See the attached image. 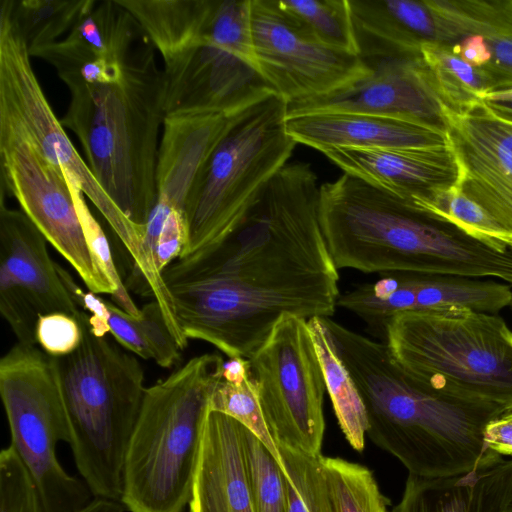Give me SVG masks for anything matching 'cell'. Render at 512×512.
<instances>
[{
  "instance_id": "8",
  "label": "cell",
  "mask_w": 512,
  "mask_h": 512,
  "mask_svg": "<svg viewBox=\"0 0 512 512\" xmlns=\"http://www.w3.org/2000/svg\"><path fill=\"white\" fill-rule=\"evenodd\" d=\"M287 102L271 93L232 115L186 209L188 244L178 259L195 258L233 228L297 144L286 130Z\"/></svg>"
},
{
  "instance_id": "3",
  "label": "cell",
  "mask_w": 512,
  "mask_h": 512,
  "mask_svg": "<svg viewBox=\"0 0 512 512\" xmlns=\"http://www.w3.org/2000/svg\"><path fill=\"white\" fill-rule=\"evenodd\" d=\"M323 319L364 403L367 436L409 474L460 475L499 455L484 441L496 416L432 393L400 367L385 342Z\"/></svg>"
},
{
  "instance_id": "23",
  "label": "cell",
  "mask_w": 512,
  "mask_h": 512,
  "mask_svg": "<svg viewBox=\"0 0 512 512\" xmlns=\"http://www.w3.org/2000/svg\"><path fill=\"white\" fill-rule=\"evenodd\" d=\"M244 426L209 411L189 502L190 512H254L243 446Z\"/></svg>"
},
{
  "instance_id": "33",
  "label": "cell",
  "mask_w": 512,
  "mask_h": 512,
  "mask_svg": "<svg viewBox=\"0 0 512 512\" xmlns=\"http://www.w3.org/2000/svg\"><path fill=\"white\" fill-rule=\"evenodd\" d=\"M280 3L321 43L359 55L348 0H286Z\"/></svg>"
},
{
  "instance_id": "34",
  "label": "cell",
  "mask_w": 512,
  "mask_h": 512,
  "mask_svg": "<svg viewBox=\"0 0 512 512\" xmlns=\"http://www.w3.org/2000/svg\"><path fill=\"white\" fill-rule=\"evenodd\" d=\"M285 475L288 512H335L322 467L317 457L279 448Z\"/></svg>"
},
{
  "instance_id": "45",
  "label": "cell",
  "mask_w": 512,
  "mask_h": 512,
  "mask_svg": "<svg viewBox=\"0 0 512 512\" xmlns=\"http://www.w3.org/2000/svg\"><path fill=\"white\" fill-rule=\"evenodd\" d=\"M484 97L502 100H512V89L492 91L487 93Z\"/></svg>"
},
{
  "instance_id": "13",
  "label": "cell",
  "mask_w": 512,
  "mask_h": 512,
  "mask_svg": "<svg viewBox=\"0 0 512 512\" xmlns=\"http://www.w3.org/2000/svg\"><path fill=\"white\" fill-rule=\"evenodd\" d=\"M0 168L1 194L18 201L21 211L89 291L112 297L114 289L87 244L66 174L16 128L2 121Z\"/></svg>"
},
{
  "instance_id": "1",
  "label": "cell",
  "mask_w": 512,
  "mask_h": 512,
  "mask_svg": "<svg viewBox=\"0 0 512 512\" xmlns=\"http://www.w3.org/2000/svg\"><path fill=\"white\" fill-rule=\"evenodd\" d=\"M320 198L310 165L286 163L218 244L162 272L187 339L249 359L284 315H333L339 273L323 234Z\"/></svg>"
},
{
  "instance_id": "2",
  "label": "cell",
  "mask_w": 512,
  "mask_h": 512,
  "mask_svg": "<svg viewBox=\"0 0 512 512\" xmlns=\"http://www.w3.org/2000/svg\"><path fill=\"white\" fill-rule=\"evenodd\" d=\"M320 220L338 269L496 278L512 286V251L473 238L354 175L321 185Z\"/></svg>"
},
{
  "instance_id": "25",
  "label": "cell",
  "mask_w": 512,
  "mask_h": 512,
  "mask_svg": "<svg viewBox=\"0 0 512 512\" xmlns=\"http://www.w3.org/2000/svg\"><path fill=\"white\" fill-rule=\"evenodd\" d=\"M436 6L459 41L472 34L485 39L491 59L480 69L490 92L512 89V0L436 1Z\"/></svg>"
},
{
  "instance_id": "31",
  "label": "cell",
  "mask_w": 512,
  "mask_h": 512,
  "mask_svg": "<svg viewBox=\"0 0 512 512\" xmlns=\"http://www.w3.org/2000/svg\"><path fill=\"white\" fill-rule=\"evenodd\" d=\"M421 55L443 107L465 111L490 92L482 70L456 55L451 45L427 43L422 45Z\"/></svg>"
},
{
  "instance_id": "28",
  "label": "cell",
  "mask_w": 512,
  "mask_h": 512,
  "mask_svg": "<svg viewBox=\"0 0 512 512\" xmlns=\"http://www.w3.org/2000/svg\"><path fill=\"white\" fill-rule=\"evenodd\" d=\"M105 320L108 333L134 355L154 360L162 368H170L180 360L182 349L157 301L145 304L139 316L106 301Z\"/></svg>"
},
{
  "instance_id": "16",
  "label": "cell",
  "mask_w": 512,
  "mask_h": 512,
  "mask_svg": "<svg viewBox=\"0 0 512 512\" xmlns=\"http://www.w3.org/2000/svg\"><path fill=\"white\" fill-rule=\"evenodd\" d=\"M381 279L340 294V306L384 335L397 315L450 307L497 314L512 304L511 285L492 279L411 272L384 273Z\"/></svg>"
},
{
  "instance_id": "43",
  "label": "cell",
  "mask_w": 512,
  "mask_h": 512,
  "mask_svg": "<svg viewBox=\"0 0 512 512\" xmlns=\"http://www.w3.org/2000/svg\"><path fill=\"white\" fill-rule=\"evenodd\" d=\"M482 102L494 114L506 118L508 120H512V100H502L484 97L482 99Z\"/></svg>"
},
{
  "instance_id": "20",
  "label": "cell",
  "mask_w": 512,
  "mask_h": 512,
  "mask_svg": "<svg viewBox=\"0 0 512 512\" xmlns=\"http://www.w3.org/2000/svg\"><path fill=\"white\" fill-rule=\"evenodd\" d=\"M296 143L330 148L388 149L449 144L446 130L411 120L353 111H311L286 117Z\"/></svg>"
},
{
  "instance_id": "6",
  "label": "cell",
  "mask_w": 512,
  "mask_h": 512,
  "mask_svg": "<svg viewBox=\"0 0 512 512\" xmlns=\"http://www.w3.org/2000/svg\"><path fill=\"white\" fill-rule=\"evenodd\" d=\"M223 364L218 354H202L146 388L124 460L121 502L130 512H184L189 505Z\"/></svg>"
},
{
  "instance_id": "36",
  "label": "cell",
  "mask_w": 512,
  "mask_h": 512,
  "mask_svg": "<svg viewBox=\"0 0 512 512\" xmlns=\"http://www.w3.org/2000/svg\"><path fill=\"white\" fill-rule=\"evenodd\" d=\"M66 178L90 251L114 289V295L111 297L112 302L128 314L139 316L141 308H138L134 303L121 279L102 226L89 209L85 199L86 196L77 181L67 174Z\"/></svg>"
},
{
  "instance_id": "37",
  "label": "cell",
  "mask_w": 512,
  "mask_h": 512,
  "mask_svg": "<svg viewBox=\"0 0 512 512\" xmlns=\"http://www.w3.org/2000/svg\"><path fill=\"white\" fill-rule=\"evenodd\" d=\"M0 512H40L33 482L11 446L0 452Z\"/></svg>"
},
{
  "instance_id": "5",
  "label": "cell",
  "mask_w": 512,
  "mask_h": 512,
  "mask_svg": "<svg viewBox=\"0 0 512 512\" xmlns=\"http://www.w3.org/2000/svg\"><path fill=\"white\" fill-rule=\"evenodd\" d=\"M383 338L432 393L496 417L512 411V330L498 315L457 307L402 313Z\"/></svg>"
},
{
  "instance_id": "18",
  "label": "cell",
  "mask_w": 512,
  "mask_h": 512,
  "mask_svg": "<svg viewBox=\"0 0 512 512\" xmlns=\"http://www.w3.org/2000/svg\"><path fill=\"white\" fill-rule=\"evenodd\" d=\"M370 74L326 95L287 104V116L353 111L411 120L445 129L442 104L421 57L364 60Z\"/></svg>"
},
{
  "instance_id": "15",
  "label": "cell",
  "mask_w": 512,
  "mask_h": 512,
  "mask_svg": "<svg viewBox=\"0 0 512 512\" xmlns=\"http://www.w3.org/2000/svg\"><path fill=\"white\" fill-rule=\"evenodd\" d=\"M0 195V311L18 342L36 344L40 315L62 312L89 323L63 283L48 241L21 210L11 209Z\"/></svg>"
},
{
  "instance_id": "29",
  "label": "cell",
  "mask_w": 512,
  "mask_h": 512,
  "mask_svg": "<svg viewBox=\"0 0 512 512\" xmlns=\"http://www.w3.org/2000/svg\"><path fill=\"white\" fill-rule=\"evenodd\" d=\"M95 0H2L0 14L29 52L69 34Z\"/></svg>"
},
{
  "instance_id": "9",
  "label": "cell",
  "mask_w": 512,
  "mask_h": 512,
  "mask_svg": "<svg viewBox=\"0 0 512 512\" xmlns=\"http://www.w3.org/2000/svg\"><path fill=\"white\" fill-rule=\"evenodd\" d=\"M0 395L11 444L35 487L40 512H77L95 497L61 466L56 447L70 441L54 359L17 342L0 360Z\"/></svg>"
},
{
  "instance_id": "21",
  "label": "cell",
  "mask_w": 512,
  "mask_h": 512,
  "mask_svg": "<svg viewBox=\"0 0 512 512\" xmlns=\"http://www.w3.org/2000/svg\"><path fill=\"white\" fill-rule=\"evenodd\" d=\"M363 60L421 57L427 43L455 40L430 0H348Z\"/></svg>"
},
{
  "instance_id": "38",
  "label": "cell",
  "mask_w": 512,
  "mask_h": 512,
  "mask_svg": "<svg viewBox=\"0 0 512 512\" xmlns=\"http://www.w3.org/2000/svg\"><path fill=\"white\" fill-rule=\"evenodd\" d=\"M85 325L67 313L40 315L35 328L36 344L50 357H65L81 345Z\"/></svg>"
},
{
  "instance_id": "46",
  "label": "cell",
  "mask_w": 512,
  "mask_h": 512,
  "mask_svg": "<svg viewBox=\"0 0 512 512\" xmlns=\"http://www.w3.org/2000/svg\"><path fill=\"white\" fill-rule=\"evenodd\" d=\"M505 512H512V500L509 504V506L507 507L506 511Z\"/></svg>"
},
{
  "instance_id": "32",
  "label": "cell",
  "mask_w": 512,
  "mask_h": 512,
  "mask_svg": "<svg viewBox=\"0 0 512 512\" xmlns=\"http://www.w3.org/2000/svg\"><path fill=\"white\" fill-rule=\"evenodd\" d=\"M321 461L335 512H388L389 501L371 470L341 458Z\"/></svg>"
},
{
  "instance_id": "14",
  "label": "cell",
  "mask_w": 512,
  "mask_h": 512,
  "mask_svg": "<svg viewBox=\"0 0 512 512\" xmlns=\"http://www.w3.org/2000/svg\"><path fill=\"white\" fill-rule=\"evenodd\" d=\"M257 67L287 104L334 92L371 72L360 55L317 40L276 0H251Z\"/></svg>"
},
{
  "instance_id": "40",
  "label": "cell",
  "mask_w": 512,
  "mask_h": 512,
  "mask_svg": "<svg viewBox=\"0 0 512 512\" xmlns=\"http://www.w3.org/2000/svg\"><path fill=\"white\" fill-rule=\"evenodd\" d=\"M486 446L501 456L512 457V411L489 421L484 429Z\"/></svg>"
},
{
  "instance_id": "35",
  "label": "cell",
  "mask_w": 512,
  "mask_h": 512,
  "mask_svg": "<svg viewBox=\"0 0 512 512\" xmlns=\"http://www.w3.org/2000/svg\"><path fill=\"white\" fill-rule=\"evenodd\" d=\"M243 446L254 512H288L284 472L271 452L244 427Z\"/></svg>"
},
{
  "instance_id": "42",
  "label": "cell",
  "mask_w": 512,
  "mask_h": 512,
  "mask_svg": "<svg viewBox=\"0 0 512 512\" xmlns=\"http://www.w3.org/2000/svg\"><path fill=\"white\" fill-rule=\"evenodd\" d=\"M124 508L120 501L95 497L77 512H124Z\"/></svg>"
},
{
  "instance_id": "11",
  "label": "cell",
  "mask_w": 512,
  "mask_h": 512,
  "mask_svg": "<svg viewBox=\"0 0 512 512\" xmlns=\"http://www.w3.org/2000/svg\"><path fill=\"white\" fill-rule=\"evenodd\" d=\"M248 361L278 448L320 456L326 385L308 320L290 314L281 317Z\"/></svg>"
},
{
  "instance_id": "26",
  "label": "cell",
  "mask_w": 512,
  "mask_h": 512,
  "mask_svg": "<svg viewBox=\"0 0 512 512\" xmlns=\"http://www.w3.org/2000/svg\"><path fill=\"white\" fill-rule=\"evenodd\" d=\"M118 1L138 22L163 61L201 37L214 4V0Z\"/></svg>"
},
{
  "instance_id": "17",
  "label": "cell",
  "mask_w": 512,
  "mask_h": 512,
  "mask_svg": "<svg viewBox=\"0 0 512 512\" xmlns=\"http://www.w3.org/2000/svg\"><path fill=\"white\" fill-rule=\"evenodd\" d=\"M442 113L459 165L458 189L512 233V120L483 102L461 112L442 106Z\"/></svg>"
},
{
  "instance_id": "10",
  "label": "cell",
  "mask_w": 512,
  "mask_h": 512,
  "mask_svg": "<svg viewBox=\"0 0 512 512\" xmlns=\"http://www.w3.org/2000/svg\"><path fill=\"white\" fill-rule=\"evenodd\" d=\"M251 0H214L201 37L163 61L166 116L236 113L275 93L252 47Z\"/></svg>"
},
{
  "instance_id": "27",
  "label": "cell",
  "mask_w": 512,
  "mask_h": 512,
  "mask_svg": "<svg viewBox=\"0 0 512 512\" xmlns=\"http://www.w3.org/2000/svg\"><path fill=\"white\" fill-rule=\"evenodd\" d=\"M312 339L341 431L351 447L363 451L368 430L364 403L357 386L339 357L323 317L308 320Z\"/></svg>"
},
{
  "instance_id": "44",
  "label": "cell",
  "mask_w": 512,
  "mask_h": 512,
  "mask_svg": "<svg viewBox=\"0 0 512 512\" xmlns=\"http://www.w3.org/2000/svg\"><path fill=\"white\" fill-rule=\"evenodd\" d=\"M490 242L501 249L512 251V233L498 229L489 236Z\"/></svg>"
},
{
  "instance_id": "24",
  "label": "cell",
  "mask_w": 512,
  "mask_h": 512,
  "mask_svg": "<svg viewBox=\"0 0 512 512\" xmlns=\"http://www.w3.org/2000/svg\"><path fill=\"white\" fill-rule=\"evenodd\" d=\"M512 500V459L498 455L449 477L409 474L390 512H505Z\"/></svg>"
},
{
  "instance_id": "12",
  "label": "cell",
  "mask_w": 512,
  "mask_h": 512,
  "mask_svg": "<svg viewBox=\"0 0 512 512\" xmlns=\"http://www.w3.org/2000/svg\"><path fill=\"white\" fill-rule=\"evenodd\" d=\"M31 58L6 16L0 14V121L16 128L47 160L77 181L128 251L132 270L143 273L144 227L131 222L102 189L56 117Z\"/></svg>"
},
{
  "instance_id": "7",
  "label": "cell",
  "mask_w": 512,
  "mask_h": 512,
  "mask_svg": "<svg viewBox=\"0 0 512 512\" xmlns=\"http://www.w3.org/2000/svg\"><path fill=\"white\" fill-rule=\"evenodd\" d=\"M53 359L76 467L94 497L121 502L144 370L133 353L93 333L89 323L78 349Z\"/></svg>"
},
{
  "instance_id": "41",
  "label": "cell",
  "mask_w": 512,
  "mask_h": 512,
  "mask_svg": "<svg viewBox=\"0 0 512 512\" xmlns=\"http://www.w3.org/2000/svg\"><path fill=\"white\" fill-rule=\"evenodd\" d=\"M452 51L466 63L475 68L485 66L491 59V53L483 36L472 34L451 45Z\"/></svg>"
},
{
  "instance_id": "22",
  "label": "cell",
  "mask_w": 512,
  "mask_h": 512,
  "mask_svg": "<svg viewBox=\"0 0 512 512\" xmlns=\"http://www.w3.org/2000/svg\"><path fill=\"white\" fill-rule=\"evenodd\" d=\"M234 114V113H233ZM233 114L166 116L156 166V201L183 211Z\"/></svg>"
},
{
  "instance_id": "4",
  "label": "cell",
  "mask_w": 512,
  "mask_h": 512,
  "mask_svg": "<svg viewBox=\"0 0 512 512\" xmlns=\"http://www.w3.org/2000/svg\"><path fill=\"white\" fill-rule=\"evenodd\" d=\"M144 34L121 78L63 76L70 94L60 120L79 140L94 177L119 210L144 227L157 198L156 166L165 114V79Z\"/></svg>"
},
{
  "instance_id": "39",
  "label": "cell",
  "mask_w": 512,
  "mask_h": 512,
  "mask_svg": "<svg viewBox=\"0 0 512 512\" xmlns=\"http://www.w3.org/2000/svg\"><path fill=\"white\" fill-rule=\"evenodd\" d=\"M188 244V224L183 211L173 209L166 217L158 236L154 261L162 272L184 252Z\"/></svg>"
},
{
  "instance_id": "19",
  "label": "cell",
  "mask_w": 512,
  "mask_h": 512,
  "mask_svg": "<svg viewBox=\"0 0 512 512\" xmlns=\"http://www.w3.org/2000/svg\"><path fill=\"white\" fill-rule=\"evenodd\" d=\"M345 173L424 208L458 186L459 165L450 144L414 148L350 149L322 151Z\"/></svg>"
},
{
  "instance_id": "30",
  "label": "cell",
  "mask_w": 512,
  "mask_h": 512,
  "mask_svg": "<svg viewBox=\"0 0 512 512\" xmlns=\"http://www.w3.org/2000/svg\"><path fill=\"white\" fill-rule=\"evenodd\" d=\"M210 411L228 415L252 432L284 469L280 450L264 419L248 359L224 361L221 377L209 402Z\"/></svg>"
}]
</instances>
